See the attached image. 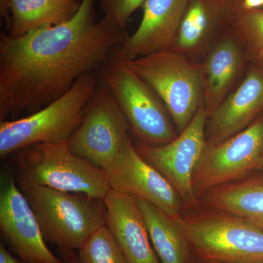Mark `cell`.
<instances>
[{
    "mask_svg": "<svg viewBox=\"0 0 263 263\" xmlns=\"http://www.w3.org/2000/svg\"><path fill=\"white\" fill-rule=\"evenodd\" d=\"M59 257L63 260L64 263H81L77 252L74 249L57 247Z\"/></svg>",
    "mask_w": 263,
    "mask_h": 263,
    "instance_id": "obj_24",
    "label": "cell"
},
{
    "mask_svg": "<svg viewBox=\"0 0 263 263\" xmlns=\"http://www.w3.org/2000/svg\"><path fill=\"white\" fill-rule=\"evenodd\" d=\"M233 28L243 43L247 57L263 67V10L242 9Z\"/></svg>",
    "mask_w": 263,
    "mask_h": 263,
    "instance_id": "obj_22",
    "label": "cell"
},
{
    "mask_svg": "<svg viewBox=\"0 0 263 263\" xmlns=\"http://www.w3.org/2000/svg\"><path fill=\"white\" fill-rule=\"evenodd\" d=\"M0 16L4 19L7 26L10 24V17L8 8V0H0Z\"/></svg>",
    "mask_w": 263,
    "mask_h": 263,
    "instance_id": "obj_27",
    "label": "cell"
},
{
    "mask_svg": "<svg viewBox=\"0 0 263 263\" xmlns=\"http://www.w3.org/2000/svg\"><path fill=\"white\" fill-rule=\"evenodd\" d=\"M0 232L12 253L24 262L64 263L48 248L37 218L10 167L1 176Z\"/></svg>",
    "mask_w": 263,
    "mask_h": 263,
    "instance_id": "obj_11",
    "label": "cell"
},
{
    "mask_svg": "<svg viewBox=\"0 0 263 263\" xmlns=\"http://www.w3.org/2000/svg\"><path fill=\"white\" fill-rule=\"evenodd\" d=\"M247 52L231 28L213 43L201 65L203 104L208 117L234 90L245 70Z\"/></svg>",
    "mask_w": 263,
    "mask_h": 263,
    "instance_id": "obj_15",
    "label": "cell"
},
{
    "mask_svg": "<svg viewBox=\"0 0 263 263\" xmlns=\"http://www.w3.org/2000/svg\"><path fill=\"white\" fill-rule=\"evenodd\" d=\"M176 219L200 263L263 262V230L242 218L216 211Z\"/></svg>",
    "mask_w": 263,
    "mask_h": 263,
    "instance_id": "obj_6",
    "label": "cell"
},
{
    "mask_svg": "<svg viewBox=\"0 0 263 263\" xmlns=\"http://www.w3.org/2000/svg\"><path fill=\"white\" fill-rule=\"evenodd\" d=\"M262 108L263 70L254 69L208 117V146L218 144L243 130Z\"/></svg>",
    "mask_w": 263,
    "mask_h": 263,
    "instance_id": "obj_16",
    "label": "cell"
},
{
    "mask_svg": "<svg viewBox=\"0 0 263 263\" xmlns=\"http://www.w3.org/2000/svg\"><path fill=\"white\" fill-rule=\"evenodd\" d=\"M76 1L80 2V3H81V1H82V0H76Z\"/></svg>",
    "mask_w": 263,
    "mask_h": 263,
    "instance_id": "obj_28",
    "label": "cell"
},
{
    "mask_svg": "<svg viewBox=\"0 0 263 263\" xmlns=\"http://www.w3.org/2000/svg\"><path fill=\"white\" fill-rule=\"evenodd\" d=\"M96 0H82L68 22L18 37L0 35V119L30 115L61 98L81 76L100 68L125 29L97 21Z\"/></svg>",
    "mask_w": 263,
    "mask_h": 263,
    "instance_id": "obj_1",
    "label": "cell"
},
{
    "mask_svg": "<svg viewBox=\"0 0 263 263\" xmlns=\"http://www.w3.org/2000/svg\"><path fill=\"white\" fill-rule=\"evenodd\" d=\"M242 0H190L171 49L195 60L233 28Z\"/></svg>",
    "mask_w": 263,
    "mask_h": 263,
    "instance_id": "obj_13",
    "label": "cell"
},
{
    "mask_svg": "<svg viewBox=\"0 0 263 263\" xmlns=\"http://www.w3.org/2000/svg\"><path fill=\"white\" fill-rule=\"evenodd\" d=\"M100 82L94 72L81 76L61 98L30 115L0 122V157L41 143L67 141L82 120Z\"/></svg>",
    "mask_w": 263,
    "mask_h": 263,
    "instance_id": "obj_3",
    "label": "cell"
},
{
    "mask_svg": "<svg viewBox=\"0 0 263 263\" xmlns=\"http://www.w3.org/2000/svg\"><path fill=\"white\" fill-rule=\"evenodd\" d=\"M136 199L161 263H195L190 240L176 218L146 200Z\"/></svg>",
    "mask_w": 263,
    "mask_h": 263,
    "instance_id": "obj_18",
    "label": "cell"
},
{
    "mask_svg": "<svg viewBox=\"0 0 263 263\" xmlns=\"http://www.w3.org/2000/svg\"><path fill=\"white\" fill-rule=\"evenodd\" d=\"M22 192L37 218L45 240L57 247L79 249L97 230L106 224V205L98 197L45 186Z\"/></svg>",
    "mask_w": 263,
    "mask_h": 263,
    "instance_id": "obj_4",
    "label": "cell"
},
{
    "mask_svg": "<svg viewBox=\"0 0 263 263\" xmlns=\"http://www.w3.org/2000/svg\"><path fill=\"white\" fill-rule=\"evenodd\" d=\"M0 263H27L13 255L3 243H0Z\"/></svg>",
    "mask_w": 263,
    "mask_h": 263,
    "instance_id": "obj_25",
    "label": "cell"
},
{
    "mask_svg": "<svg viewBox=\"0 0 263 263\" xmlns=\"http://www.w3.org/2000/svg\"><path fill=\"white\" fill-rule=\"evenodd\" d=\"M263 167V118L226 141L208 146L193 175L197 199Z\"/></svg>",
    "mask_w": 263,
    "mask_h": 263,
    "instance_id": "obj_9",
    "label": "cell"
},
{
    "mask_svg": "<svg viewBox=\"0 0 263 263\" xmlns=\"http://www.w3.org/2000/svg\"><path fill=\"white\" fill-rule=\"evenodd\" d=\"M129 129L114 95L100 84L85 108L80 124L66 142L72 153L104 171L130 139Z\"/></svg>",
    "mask_w": 263,
    "mask_h": 263,
    "instance_id": "obj_8",
    "label": "cell"
},
{
    "mask_svg": "<svg viewBox=\"0 0 263 263\" xmlns=\"http://www.w3.org/2000/svg\"><path fill=\"white\" fill-rule=\"evenodd\" d=\"M258 263H263V262H258Z\"/></svg>",
    "mask_w": 263,
    "mask_h": 263,
    "instance_id": "obj_29",
    "label": "cell"
},
{
    "mask_svg": "<svg viewBox=\"0 0 263 263\" xmlns=\"http://www.w3.org/2000/svg\"><path fill=\"white\" fill-rule=\"evenodd\" d=\"M81 263H127L108 226H102L84 242L77 252Z\"/></svg>",
    "mask_w": 263,
    "mask_h": 263,
    "instance_id": "obj_21",
    "label": "cell"
},
{
    "mask_svg": "<svg viewBox=\"0 0 263 263\" xmlns=\"http://www.w3.org/2000/svg\"><path fill=\"white\" fill-rule=\"evenodd\" d=\"M146 0H101L103 18L120 28L126 29L128 20Z\"/></svg>",
    "mask_w": 263,
    "mask_h": 263,
    "instance_id": "obj_23",
    "label": "cell"
},
{
    "mask_svg": "<svg viewBox=\"0 0 263 263\" xmlns=\"http://www.w3.org/2000/svg\"><path fill=\"white\" fill-rule=\"evenodd\" d=\"M104 201L107 209L106 226L127 263H160L136 199L110 190Z\"/></svg>",
    "mask_w": 263,
    "mask_h": 263,
    "instance_id": "obj_17",
    "label": "cell"
},
{
    "mask_svg": "<svg viewBox=\"0 0 263 263\" xmlns=\"http://www.w3.org/2000/svg\"><path fill=\"white\" fill-rule=\"evenodd\" d=\"M263 6V0H242V8L245 10L259 9Z\"/></svg>",
    "mask_w": 263,
    "mask_h": 263,
    "instance_id": "obj_26",
    "label": "cell"
},
{
    "mask_svg": "<svg viewBox=\"0 0 263 263\" xmlns=\"http://www.w3.org/2000/svg\"><path fill=\"white\" fill-rule=\"evenodd\" d=\"M104 172L110 190L146 200L172 217L181 215L183 202L179 193L139 155L131 139Z\"/></svg>",
    "mask_w": 263,
    "mask_h": 263,
    "instance_id": "obj_12",
    "label": "cell"
},
{
    "mask_svg": "<svg viewBox=\"0 0 263 263\" xmlns=\"http://www.w3.org/2000/svg\"><path fill=\"white\" fill-rule=\"evenodd\" d=\"M12 155L10 167L21 190L45 186L102 200L110 190L103 170L72 153L66 141L37 143Z\"/></svg>",
    "mask_w": 263,
    "mask_h": 263,
    "instance_id": "obj_2",
    "label": "cell"
},
{
    "mask_svg": "<svg viewBox=\"0 0 263 263\" xmlns=\"http://www.w3.org/2000/svg\"><path fill=\"white\" fill-rule=\"evenodd\" d=\"M207 112L202 103L186 129L173 141L158 146L141 141L135 145L139 155L172 184L183 203L190 205L197 201L193 179L207 147Z\"/></svg>",
    "mask_w": 263,
    "mask_h": 263,
    "instance_id": "obj_10",
    "label": "cell"
},
{
    "mask_svg": "<svg viewBox=\"0 0 263 263\" xmlns=\"http://www.w3.org/2000/svg\"><path fill=\"white\" fill-rule=\"evenodd\" d=\"M190 0H146L141 24L118 47L127 60L171 49Z\"/></svg>",
    "mask_w": 263,
    "mask_h": 263,
    "instance_id": "obj_14",
    "label": "cell"
},
{
    "mask_svg": "<svg viewBox=\"0 0 263 263\" xmlns=\"http://www.w3.org/2000/svg\"><path fill=\"white\" fill-rule=\"evenodd\" d=\"M117 48L100 67L102 84L114 95L130 129L141 142L158 146L173 141L179 134L167 108Z\"/></svg>",
    "mask_w": 263,
    "mask_h": 263,
    "instance_id": "obj_5",
    "label": "cell"
},
{
    "mask_svg": "<svg viewBox=\"0 0 263 263\" xmlns=\"http://www.w3.org/2000/svg\"><path fill=\"white\" fill-rule=\"evenodd\" d=\"M127 62L162 100L178 134L184 130L203 102L201 65L172 49Z\"/></svg>",
    "mask_w": 263,
    "mask_h": 263,
    "instance_id": "obj_7",
    "label": "cell"
},
{
    "mask_svg": "<svg viewBox=\"0 0 263 263\" xmlns=\"http://www.w3.org/2000/svg\"><path fill=\"white\" fill-rule=\"evenodd\" d=\"M209 207L228 213L263 230V177L248 178L221 185L202 196Z\"/></svg>",
    "mask_w": 263,
    "mask_h": 263,
    "instance_id": "obj_19",
    "label": "cell"
},
{
    "mask_svg": "<svg viewBox=\"0 0 263 263\" xmlns=\"http://www.w3.org/2000/svg\"><path fill=\"white\" fill-rule=\"evenodd\" d=\"M81 3L76 0H8L11 13L7 26L8 34L18 37L37 29L65 23L75 16Z\"/></svg>",
    "mask_w": 263,
    "mask_h": 263,
    "instance_id": "obj_20",
    "label": "cell"
}]
</instances>
